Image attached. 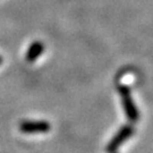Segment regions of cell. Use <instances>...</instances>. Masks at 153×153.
I'll return each mask as SVG.
<instances>
[{
	"label": "cell",
	"mask_w": 153,
	"mask_h": 153,
	"mask_svg": "<svg viewBox=\"0 0 153 153\" xmlns=\"http://www.w3.org/2000/svg\"><path fill=\"white\" fill-rule=\"evenodd\" d=\"M43 51H44V45L41 43L40 41L33 42V43L30 45V48H28V50H27L26 60H27L28 62H34Z\"/></svg>",
	"instance_id": "obj_4"
},
{
	"label": "cell",
	"mask_w": 153,
	"mask_h": 153,
	"mask_svg": "<svg viewBox=\"0 0 153 153\" xmlns=\"http://www.w3.org/2000/svg\"><path fill=\"white\" fill-rule=\"evenodd\" d=\"M118 90H119V93H120L121 103H123V107H124V110H125V114L127 116V118L131 123H135V121L138 120L140 114H138V110H137L136 105H135L133 99H131L129 88L126 86V85H119Z\"/></svg>",
	"instance_id": "obj_1"
},
{
	"label": "cell",
	"mask_w": 153,
	"mask_h": 153,
	"mask_svg": "<svg viewBox=\"0 0 153 153\" xmlns=\"http://www.w3.org/2000/svg\"><path fill=\"white\" fill-rule=\"evenodd\" d=\"M1 62H2V58H1V56H0V65H1Z\"/></svg>",
	"instance_id": "obj_5"
},
{
	"label": "cell",
	"mask_w": 153,
	"mask_h": 153,
	"mask_svg": "<svg viewBox=\"0 0 153 153\" xmlns=\"http://www.w3.org/2000/svg\"><path fill=\"white\" fill-rule=\"evenodd\" d=\"M19 129L25 134H39V133H48L50 131V124L48 121H22Z\"/></svg>",
	"instance_id": "obj_3"
},
{
	"label": "cell",
	"mask_w": 153,
	"mask_h": 153,
	"mask_svg": "<svg viewBox=\"0 0 153 153\" xmlns=\"http://www.w3.org/2000/svg\"><path fill=\"white\" fill-rule=\"evenodd\" d=\"M133 133H134V128H133L131 126H129V125L123 126L120 129H119V131L114 136V138L109 142V144L107 145L105 152L115 153L121 144L125 142L128 137L133 135Z\"/></svg>",
	"instance_id": "obj_2"
}]
</instances>
